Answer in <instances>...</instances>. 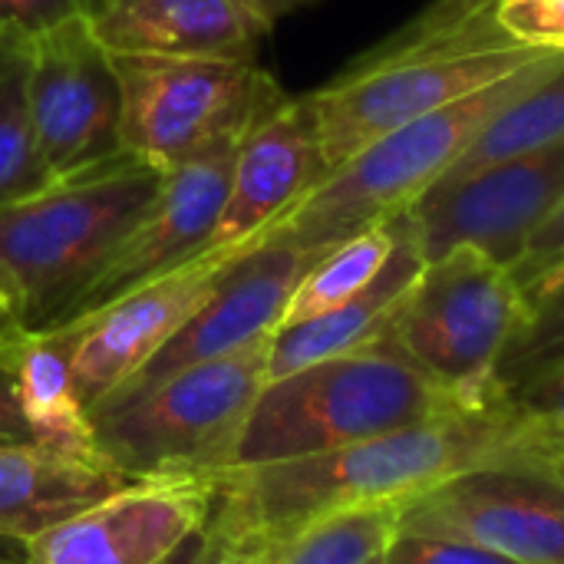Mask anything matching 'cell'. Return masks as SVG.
<instances>
[{"instance_id":"cell-9","label":"cell","mask_w":564,"mask_h":564,"mask_svg":"<svg viewBox=\"0 0 564 564\" xmlns=\"http://www.w3.org/2000/svg\"><path fill=\"white\" fill-rule=\"evenodd\" d=\"M397 532L456 539L519 564H564V476L476 466L400 506Z\"/></svg>"},{"instance_id":"cell-32","label":"cell","mask_w":564,"mask_h":564,"mask_svg":"<svg viewBox=\"0 0 564 564\" xmlns=\"http://www.w3.org/2000/svg\"><path fill=\"white\" fill-rule=\"evenodd\" d=\"M10 337H0V443H33L26 420L20 413L17 387H13V364H10Z\"/></svg>"},{"instance_id":"cell-27","label":"cell","mask_w":564,"mask_h":564,"mask_svg":"<svg viewBox=\"0 0 564 564\" xmlns=\"http://www.w3.org/2000/svg\"><path fill=\"white\" fill-rule=\"evenodd\" d=\"M512 281L519 284L525 307L564 274V198L555 205V212L529 235L522 254L509 268Z\"/></svg>"},{"instance_id":"cell-5","label":"cell","mask_w":564,"mask_h":564,"mask_svg":"<svg viewBox=\"0 0 564 564\" xmlns=\"http://www.w3.org/2000/svg\"><path fill=\"white\" fill-rule=\"evenodd\" d=\"M271 337L188 364L152 387L106 397L89 413L99 456L129 479L228 469L268 383Z\"/></svg>"},{"instance_id":"cell-19","label":"cell","mask_w":564,"mask_h":564,"mask_svg":"<svg viewBox=\"0 0 564 564\" xmlns=\"http://www.w3.org/2000/svg\"><path fill=\"white\" fill-rule=\"evenodd\" d=\"M393 228H397V238H393V251L383 271L357 297H350L347 304L321 317L274 330L271 357H268V380H281L317 360L370 347L383 337L393 311L400 307V301L406 297V291L416 284V278L426 268L410 212L397 215Z\"/></svg>"},{"instance_id":"cell-23","label":"cell","mask_w":564,"mask_h":564,"mask_svg":"<svg viewBox=\"0 0 564 564\" xmlns=\"http://www.w3.org/2000/svg\"><path fill=\"white\" fill-rule=\"evenodd\" d=\"M393 238H397V228L390 218V221L330 248L327 254H321L301 278L297 291L291 294L281 327L321 317V314L347 304L350 297H357L383 271V264L393 251Z\"/></svg>"},{"instance_id":"cell-40","label":"cell","mask_w":564,"mask_h":564,"mask_svg":"<svg viewBox=\"0 0 564 564\" xmlns=\"http://www.w3.org/2000/svg\"><path fill=\"white\" fill-rule=\"evenodd\" d=\"M0 564H3V562H0Z\"/></svg>"},{"instance_id":"cell-26","label":"cell","mask_w":564,"mask_h":564,"mask_svg":"<svg viewBox=\"0 0 564 564\" xmlns=\"http://www.w3.org/2000/svg\"><path fill=\"white\" fill-rule=\"evenodd\" d=\"M558 364H564V317L525 321V327L512 337L506 357L496 367L492 390H509Z\"/></svg>"},{"instance_id":"cell-31","label":"cell","mask_w":564,"mask_h":564,"mask_svg":"<svg viewBox=\"0 0 564 564\" xmlns=\"http://www.w3.org/2000/svg\"><path fill=\"white\" fill-rule=\"evenodd\" d=\"M93 0H0V33L33 40L59 23L86 17Z\"/></svg>"},{"instance_id":"cell-21","label":"cell","mask_w":564,"mask_h":564,"mask_svg":"<svg viewBox=\"0 0 564 564\" xmlns=\"http://www.w3.org/2000/svg\"><path fill=\"white\" fill-rule=\"evenodd\" d=\"M558 139H564V63L516 102L499 109L440 182H459Z\"/></svg>"},{"instance_id":"cell-16","label":"cell","mask_w":564,"mask_h":564,"mask_svg":"<svg viewBox=\"0 0 564 564\" xmlns=\"http://www.w3.org/2000/svg\"><path fill=\"white\" fill-rule=\"evenodd\" d=\"M324 178L317 132L301 96L264 112L238 142L228 198L208 251L245 254Z\"/></svg>"},{"instance_id":"cell-1","label":"cell","mask_w":564,"mask_h":564,"mask_svg":"<svg viewBox=\"0 0 564 564\" xmlns=\"http://www.w3.org/2000/svg\"><path fill=\"white\" fill-rule=\"evenodd\" d=\"M535 466L502 397L330 453L212 473V516L284 545L307 525L406 499L476 466ZM542 469V466H539Z\"/></svg>"},{"instance_id":"cell-35","label":"cell","mask_w":564,"mask_h":564,"mask_svg":"<svg viewBox=\"0 0 564 564\" xmlns=\"http://www.w3.org/2000/svg\"><path fill=\"white\" fill-rule=\"evenodd\" d=\"M202 542H205V529H202L195 539H188V542H185L178 552H172V555H169V558H165L162 564H192L195 562V555L202 552Z\"/></svg>"},{"instance_id":"cell-2","label":"cell","mask_w":564,"mask_h":564,"mask_svg":"<svg viewBox=\"0 0 564 564\" xmlns=\"http://www.w3.org/2000/svg\"><path fill=\"white\" fill-rule=\"evenodd\" d=\"M165 169L119 152L0 205V288L17 334L63 327L122 238L152 208Z\"/></svg>"},{"instance_id":"cell-39","label":"cell","mask_w":564,"mask_h":564,"mask_svg":"<svg viewBox=\"0 0 564 564\" xmlns=\"http://www.w3.org/2000/svg\"><path fill=\"white\" fill-rule=\"evenodd\" d=\"M562 476H564V463H562Z\"/></svg>"},{"instance_id":"cell-6","label":"cell","mask_w":564,"mask_h":564,"mask_svg":"<svg viewBox=\"0 0 564 564\" xmlns=\"http://www.w3.org/2000/svg\"><path fill=\"white\" fill-rule=\"evenodd\" d=\"M525 321L529 307L509 268L459 245L423 268L380 340L463 403H486Z\"/></svg>"},{"instance_id":"cell-20","label":"cell","mask_w":564,"mask_h":564,"mask_svg":"<svg viewBox=\"0 0 564 564\" xmlns=\"http://www.w3.org/2000/svg\"><path fill=\"white\" fill-rule=\"evenodd\" d=\"M73 327L10 337V364L20 413L26 420L33 443L79 459H102L96 449L89 410L79 403L73 387Z\"/></svg>"},{"instance_id":"cell-10","label":"cell","mask_w":564,"mask_h":564,"mask_svg":"<svg viewBox=\"0 0 564 564\" xmlns=\"http://www.w3.org/2000/svg\"><path fill=\"white\" fill-rule=\"evenodd\" d=\"M30 112L53 182L122 152V83L86 17L30 40Z\"/></svg>"},{"instance_id":"cell-3","label":"cell","mask_w":564,"mask_h":564,"mask_svg":"<svg viewBox=\"0 0 564 564\" xmlns=\"http://www.w3.org/2000/svg\"><path fill=\"white\" fill-rule=\"evenodd\" d=\"M562 63L564 53L558 50L542 53L512 76L380 135L354 159L337 165L258 241H288L321 258L330 248L410 212L449 172V165L499 109L539 86Z\"/></svg>"},{"instance_id":"cell-22","label":"cell","mask_w":564,"mask_h":564,"mask_svg":"<svg viewBox=\"0 0 564 564\" xmlns=\"http://www.w3.org/2000/svg\"><path fill=\"white\" fill-rule=\"evenodd\" d=\"M53 182L30 112V40L0 33V205Z\"/></svg>"},{"instance_id":"cell-14","label":"cell","mask_w":564,"mask_h":564,"mask_svg":"<svg viewBox=\"0 0 564 564\" xmlns=\"http://www.w3.org/2000/svg\"><path fill=\"white\" fill-rule=\"evenodd\" d=\"M231 258L238 254L208 251L135 288L93 317L66 324L76 334L69 360L73 387L89 413L132 373H139L195 317V311L218 288Z\"/></svg>"},{"instance_id":"cell-28","label":"cell","mask_w":564,"mask_h":564,"mask_svg":"<svg viewBox=\"0 0 564 564\" xmlns=\"http://www.w3.org/2000/svg\"><path fill=\"white\" fill-rule=\"evenodd\" d=\"M496 17L519 46L564 53V0H499Z\"/></svg>"},{"instance_id":"cell-33","label":"cell","mask_w":564,"mask_h":564,"mask_svg":"<svg viewBox=\"0 0 564 564\" xmlns=\"http://www.w3.org/2000/svg\"><path fill=\"white\" fill-rule=\"evenodd\" d=\"M549 317H564V274L552 281L532 304H529V321H549Z\"/></svg>"},{"instance_id":"cell-4","label":"cell","mask_w":564,"mask_h":564,"mask_svg":"<svg viewBox=\"0 0 564 564\" xmlns=\"http://www.w3.org/2000/svg\"><path fill=\"white\" fill-rule=\"evenodd\" d=\"M456 406L383 340L268 380L241 430L231 466H258L367 443Z\"/></svg>"},{"instance_id":"cell-37","label":"cell","mask_w":564,"mask_h":564,"mask_svg":"<svg viewBox=\"0 0 564 564\" xmlns=\"http://www.w3.org/2000/svg\"><path fill=\"white\" fill-rule=\"evenodd\" d=\"M7 334H17V330L10 324V301H7V294L0 288V337H7Z\"/></svg>"},{"instance_id":"cell-17","label":"cell","mask_w":564,"mask_h":564,"mask_svg":"<svg viewBox=\"0 0 564 564\" xmlns=\"http://www.w3.org/2000/svg\"><path fill=\"white\" fill-rule=\"evenodd\" d=\"M86 23L112 56L258 59L271 33L254 0H93Z\"/></svg>"},{"instance_id":"cell-25","label":"cell","mask_w":564,"mask_h":564,"mask_svg":"<svg viewBox=\"0 0 564 564\" xmlns=\"http://www.w3.org/2000/svg\"><path fill=\"white\" fill-rule=\"evenodd\" d=\"M529 459L562 476L564 463V364L549 367L509 390H499Z\"/></svg>"},{"instance_id":"cell-12","label":"cell","mask_w":564,"mask_h":564,"mask_svg":"<svg viewBox=\"0 0 564 564\" xmlns=\"http://www.w3.org/2000/svg\"><path fill=\"white\" fill-rule=\"evenodd\" d=\"M238 142L241 135H228L165 169V182L152 208L135 221V228L122 238L93 284L79 294L63 327L86 321L112 301L132 294L135 288L208 254L228 198Z\"/></svg>"},{"instance_id":"cell-29","label":"cell","mask_w":564,"mask_h":564,"mask_svg":"<svg viewBox=\"0 0 564 564\" xmlns=\"http://www.w3.org/2000/svg\"><path fill=\"white\" fill-rule=\"evenodd\" d=\"M383 564H519L506 555H496L489 549L456 542V539H433V535H413L397 532L383 552Z\"/></svg>"},{"instance_id":"cell-7","label":"cell","mask_w":564,"mask_h":564,"mask_svg":"<svg viewBox=\"0 0 564 564\" xmlns=\"http://www.w3.org/2000/svg\"><path fill=\"white\" fill-rule=\"evenodd\" d=\"M122 83V152L172 169L245 135L288 93L258 59L112 56Z\"/></svg>"},{"instance_id":"cell-34","label":"cell","mask_w":564,"mask_h":564,"mask_svg":"<svg viewBox=\"0 0 564 564\" xmlns=\"http://www.w3.org/2000/svg\"><path fill=\"white\" fill-rule=\"evenodd\" d=\"M311 3H317V0H254V7L264 13V20L274 26L281 17H288V13H297V10H304V7H311Z\"/></svg>"},{"instance_id":"cell-8","label":"cell","mask_w":564,"mask_h":564,"mask_svg":"<svg viewBox=\"0 0 564 564\" xmlns=\"http://www.w3.org/2000/svg\"><path fill=\"white\" fill-rule=\"evenodd\" d=\"M542 53L552 50L512 46L473 56L350 59L330 83L301 96L317 132L324 178L380 135L512 76Z\"/></svg>"},{"instance_id":"cell-38","label":"cell","mask_w":564,"mask_h":564,"mask_svg":"<svg viewBox=\"0 0 564 564\" xmlns=\"http://www.w3.org/2000/svg\"><path fill=\"white\" fill-rule=\"evenodd\" d=\"M370 564H383V555H380V558H373V562Z\"/></svg>"},{"instance_id":"cell-11","label":"cell","mask_w":564,"mask_h":564,"mask_svg":"<svg viewBox=\"0 0 564 564\" xmlns=\"http://www.w3.org/2000/svg\"><path fill=\"white\" fill-rule=\"evenodd\" d=\"M564 198V139L459 182H436L413 208L420 251L430 261L469 245L512 268L529 235Z\"/></svg>"},{"instance_id":"cell-24","label":"cell","mask_w":564,"mask_h":564,"mask_svg":"<svg viewBox=\"0 0 564 564\" xmlns=\"http://www.w3.org/2000/svg\"><path fill=\"white\" fill-rule=\"evenodd\" d=\"M400 506H367L327 516L284 545L271 564H370L397 535Z\"/></svg>"},{"instance_id":"cell-30","label":"cell","mask_w":564,"mask_h":564,"mask_svg":"<svg viewBox=\"0 0 564 564\" xmlns=\"http://www.w3.org/2000/svg\"><path fill=\"white\" fill-rule=\"evenodd\" d=\"M274 552H278V545H271L258 532H248L225 519L208 516L202 552L195 555L192 564H271Z\"/></svg>"},{"instance_id":"cell-15","label":"cell","mask_w":564,"mask_h":564,"mask_svg":"<svg viewBox=\"0 0 564 564\" xmlns=\"http://www.w3.org/2000/svg\"><path fill=\"white\" fill-rule=\"evenodd\" d=\"M314 261L317 254L288 241H258L245 254L231 258L218 288L195 311V317L109 397L152 387L188 364L212 360L274 334L284 321L291 294Z\"/></svg>"},{"instance_id":"cell-18","label":"cell","mask_w":564,"mask_h":564,"mask_svg":"<svg viewBox=\"0 0 564 564\" xmlns=\"http://www.w3.org/2000/svg\"><path fill=\"white\" fill-rule=\"evenodd\" d=\"M132 479L102 459H79L40 443H0V539L30 545Z\"/></svg>"},{"instance_id":"cell-13","label":"cell","mask_w":564,"mask_h":564,"mask_svg":"<svg viewBox=\"0 0 564 564\" xmlns=\"http://www.w3.org/2000/svg\"><path fill=\"white\" fill-rule=\"evenodd\" d=\"M212 506L208 476L132 479L23 545V564H162L208 525Z\"/></svg>"},{"instance_id":"cell-36","label":"cell","mask_w":564,"mask_h":564,"mask_svg":"<svg viewBox=\"0 0 564 564\" xmlns=\"http://www.w3.org/2000/svg\"><path fill=\"white\" fill-rule=\"evenodd\" d=\"M0 562L3 564H23V545L0 539Z\"/></svg>"}]
</instances>
